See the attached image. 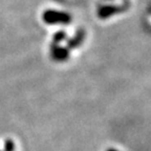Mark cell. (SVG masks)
<instances>
[{
	"label": "cell",
	"mask_w": 151,
	"mask_h": 151,
	"mask_svg": "<svg viewBox=\"0 0 151 151\" xmlns=\"http://www.w3.org/2000/svg\"><path fill=\"white\" fill-rule=\"evenodd\" d=\"M0 151H23L21 143L14 135L0 137Z\"/></svg>",
	"instance_id": "277c9868"
},
{
	"label": "cell",
	"mask_w": 151,
	"mask_h": 151,
	"mask_svg": "<svg viewBox=\"0 0 151 151\" xmlns=\"http://www.w3.org/2000/svg\"><path fill=\"white\" fill-rule=\"evenodd\" d=\"M101 151H128L125 147L121 146V145H108L106 146L104 149H102Z\"/></svg>",
	"instance_id": "5b68a950"
},
{
	"label": "cell",
	"mask_w": 151,
	"mask_h": 151,
	"mask_svg": "<svg viewBox=\"0 0 151 151\" xmlns=\"http://www.w3.org/2000/svg\"><path fill=\"white\" fill-rule=\"evenodd\" d=\"M134 0H96L94 18L101 24H112L126 17L132 11Z\"/></svg>",
	"instance_id": "7a4b0ae2"
},
{
	"label": "cell",
	"mask_w": 151,
	"mask_h": 151,
	"mask_svg": "<svg viewBox=\"0 0 151 151\" xmlns=\"http://www.w3.org/2000/svg\"><path fill=\"white\" fill-rule=\"evenodd\" d=\"M73 19H75V17L71 15L69 11L65 9L45 7L41 9L40 13V22L47 31L71 21Z\"/></svg>",
	"instance_id": "3957f363"
},
{
	"label": "cell",
	"mask_w": 151,
	"mask_h": 151,
	"mask_svg": "<svg viewBox=\"0 0 151 151\" xmlns=\"http://www.w3.org/2000/svg\"><path fill=\"white\" fill-rule=\"evenodd\" d=\"M46 50L50 61L65 65L78 58L89 40L88 28L76 19L50 29Z\"/></svg>",
	"instance_id": "6da1fadb"
}]
</instances>
